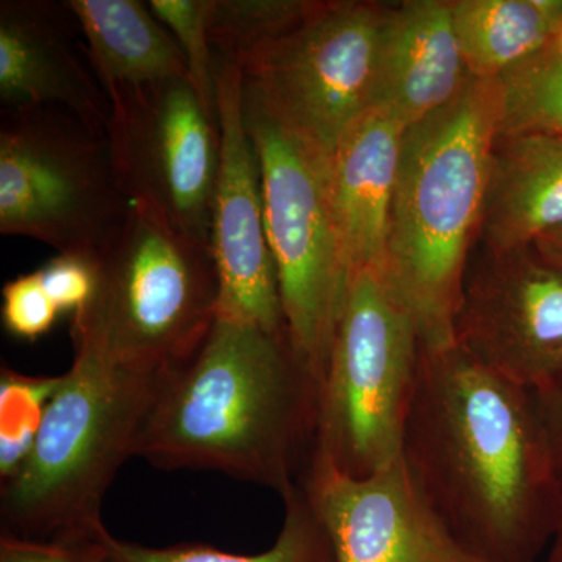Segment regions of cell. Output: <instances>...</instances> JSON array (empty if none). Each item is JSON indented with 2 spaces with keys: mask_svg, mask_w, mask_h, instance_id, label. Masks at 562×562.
<instances>
[{
  "mask_svg": "<svg viewBox=\"0 0 562 562\" xmlns=\"http://www.w3.org/2000/svg\"><path fill=\"white\" fill-rule=\"evenodd\" d=\"M546 562H562V525L547 549Z\"/></svg>",
  "mask_w": 562,
  "mask_h": 562,
  "instance_id": "cell-30",
  "label": "cell"
},
{
  "mask_svg": "<svg viewBox=\"0 0 562 562\" xmlns=\"http://www.w3.org/2000/svg\"><path fill=\"white\" fill-rule=\"evenodd\" d=\"M106 136L58 106L2 109L0 233L99 258L124 224Z\"/></svg>",
  "mask_w": 562,
  "mask_h": 562,
  "instance_id": "cell-8",
  "label": "cell"
},
{
  "mask_svg": "<svg viewBox=\"0 0 562 562\" xmlns=\"http://www.w3.org/2000/svg\"><path fill=\"white\" fill-rule=\"evenodd\" d=\"M562 227V136L498 135L479 244L492 251L530 247Z\"/></svg>",
  "mask_w": 562,
  "mask_h": 562,
  "instance_id": "cell-17",
  "label": "cell"
},
{
  "mask_svg": "<svg viewBox=\"0 0 562 562\" xmlns=\"http://www.w3.org/2000/svg\"><path fill=\"white\" fill-rule=\"evenodd\" d=\"M106 139L127 201L151 206L210 246L220 131L191 80L161 81L111 99Z\"/></svg>",
  "mask_w": 562,
  "mask_h": 562,
  "instance_id": "cell-10",
  "label": "cell"
},
{
  "mask_svg": "<svg viewBox=\"0 0 562 562\" xmlns=\"http://www.w3.org/2000/svg\"><path fill=\"white\" fill-rule=\"evenodd\" d=\"M319 382L288 331L216 316L194 355L162 376L133 458L276 491L301 486L316 446Z\"/></svg>",
  "mask_w": 562,
  "mask_h": 562,
  "instance_id": "cell-2",
  "label": "cell"
},
{
  "mask_svg": "<svg viewBox=\"0 0 562 562\" xmlns=\"http://www.w3.org/2000/svg\"><path fill=\"white\" fill-rule=\"evenodd\" d=\"M469 72L497 80L562 31V0H450Z\"/></svg>",
  "mask_w": 562,
  "mask_h": 562,
  "instance_id": "cell-19",
  "label": "cell"
},
{
  "mask_svg": "<svg viewBox=\"0 0 562 562\" xmlns=\"http://www.w3.org/2000/svg\"><path fill=\"white\" fill-rule=\"evenodd\" d=\"M283 524L271 549L258 554L222 552L205 543H179L155 549L109 536L103 562H336L327 532L303 486L284 495Z\"/></svg>",
  "mask_w": 562,
  "mask_h": 562,
  "instance_id": "cell-20",
  "label": "cell"
},
{
  "mask_svg": "<svg viewBox=\"0 0 562 562\" xmlns=\"http://www.w3.org/2000/svg\"><path fill=\"white\" fill-rule=\"evenodd\" d=\"M2 301L7 331L25 341H36L49 333L61 314L44 290L38 271L5 283Z\"/></svg>",
  "mask_w": 562,
  "mask_h": 562,
  "instance_id": "cell-25",
  "label": "cell"
},
{
  "mask_svg": "<svg viewBox=\"0 0 562 562\" xmlns=\"http://www.w3.org/2000/svg\"><path fill=\"white\" fill-rule=\"evenodd\" d=\"M243 109L260 162L284 327L321 386L349 281L328 198V157L246 83Z\"/></svg>",
  "mask_w": 562,
  "mask_h": 562,
  "instance_id": "cell-7",
  "label": "cell"
},
{
  "mask_svg": "<svg viewBox=\"0 0 562 562\" xmlns=\"http://www.w3.org/2000/svg\"><path fill=\"white\" fill-rule=\"evenodd\" d=\"M314 0H213L210 38L214 54L243 65L308 18Z\"/></svg>",
  "mask_w": 562,
  "mask_h": 562,
  "instance_id": "cell-22",
  "label": "cell"
},
{
  "mask_svg": "<svg viewBox=\"0 0 562 562\" xmlns=\"http://www.w3.org/2000/svg\"><path fill=\"white\" fill-rule=\"evenodd\" d=\"M422 339L382 269L351 273L319 386L314 453L366 476L402 454Z\"/></svg>",
  "mask_w": 562,
  "mask_h": 562,
  "instance_id": "cell-6",
  "label": "cell"
},
{
  "mask_svg": "<svg viewBox=\"0 0 562 562\" xmlns=\"http://www.w3.org/2000/svg\"><path fill=\"white\" fill-rule=\"evenodd\" d=\"M66 3L7 0L0 5L2 109L58 106L106 136L110 102L77 38Z\"/></svg>",
  "mask_w": 562,
  "mask_h": 562,
  "instance_id": "cell-14",
  "label": "cell"
},
{
  "mask_svg": "<svg viewBox=\"0 0 562 562\" xmlns=\"http://www.w3.org/2000/svg\"><path fill=\"white\" fill-rule=\"evenodd\" d=\"M85 36L88 60L109 102L124 92L188 77L172 33L138 0L65 2ZM191 80V79H190Z\"/></svg>",
  "mask_w": 562,
  "mask_h": 562,
  "instance_id": "cell-18",
  "label": "cell"
},
{
  "mask_svg": "<svg viewBox=\"0 0 562 562\" xmlns=\"http://www.w3.org/2000/svg\"><path fill=\"white\" fill-rule=\"evenodd\" d=\"M103 542L95 547H69L0 535V562H103Z\"/></svg>",
  "mask_w": 562,
  "mask_h": 562,
  "instance_id": "cell-27",
  "label": "cell"
},
{
  "mask_svg": "<svg viewBox=\"0 0 562 562\" xmlns=\"http://www.w3.org/2000/svg\"><path fill=\"white\" fill-rule=\"evenodd\" d=\"M44 290L60 313L80 312L98 286L99 258L58 254L38 269Z\"/></svg>",
  "mask_w": 562,
  "mask_h": 562,
  "instance_id": "cell-26",
  "label": "cell"
},
{
  "mask_svg": "<svg viewBox=\"0 0 562 562\" xmlns=\"http://www.w3.org/2000/svg\"><path fill=\"white\" fill-rule=\"evenodd\" d=\"M405 131L394 114L373 106L328 157V198L349 277L383 271Z\"/></svg>",
  "mask_w": 562,
  "mask_h": 562,
  "instance_id": "cell-15",
  "label": "cell"
},
{
  "mask_svg": "<svg viewBox=\"0 0 562 562\" xmlns=\"http://www.w3.org/2000/svg\"><path fill=\"white\" fill-rule=\"evenodd\" d=\"M402 458L471 562H536L562 525V480L532 392L458 347L424 349Z\"/></svg>",
  "mask_w": 562,
  "mask_h": 562,
  "instance_id": "cell-1",
  "label": "cell"
},
{
  "mask_svg": "<svg viewBox=\"0 0 562 562\" xmlns=\"http://www.w3.org/2000/svg\"><path fill=\"white\" fill-rule=\"evenodd\" d=\"M535 247L541 251L547 260L562 269V227L542 235L535 243Z\"/></svg>",
  "mask_w": 562,
  "mask_h": 562,
  "instance_id": "cell-29",
  "label": "cell"
},
{
  "mask_svg": "<svg viewBox=\"0 0 562 562\" xmlns=\"http://www.w3.org/2000/svg\"><path fill=\"white\" fill-rule=\"evenodd\" d=\"M501 132L562 136V31L497 79Z\"/></svg>",
  "mask_w": 562,
  "mask_h": 562,
  "instance_id": "cell-21",
  "label": "cell"
},
{
  "mask_svg": "<svg viewBox=\"0 0 562 562\" xmlns=\"http://www.w3.org/2000/svg\"><path fill=\"white\" fill-rule=\"evenodd\" d=\"M498 132L497 80L472 77L452 103L403 136L383 272L413 314L424 349L453 346Z\"/></svg>",
  "mask_w": 562,
  "mask_h": 562,
  "instance_id": "cell-3",
  "label": "cell"
},
{
  "mask_svg": "<svg viewBox=\"0 0 562 562\" xmlns=\"http://www.w3.org/2000/svg\"><path fill=\"white\" fill-rule=\"evenodd\" d=\"M471 79L450 0L386 3L376 106L408 128L446 109Z\"/></svg>",
  "mask_w": 562,
  "mask_h": 562,
  "instance_id": "cell-16",
  "label": "cell"
},
{
  "mask_svg": "<svg viewBox=\"0 0 562 562\" xmlns=\"http://www.w3.org/2000/svg\"><path fill=\"white\" fill-rule=\"evenodd\" d=\"M209 244L184 235L144 203L131 202L99 257L98 286L72 316L74 347L132 371L166 375L190 360L217 316Z\"/></svg>",
  "mask_w": 562,
  "mask_h": 562,
  "instance_id": "cell-5",
  "label": "cell"
},
{
  "mask_svg": "<svg viewBox=\"0 0 562 562\" xmlns=\"http://www.w3.org/2000/svg\"><path fill=\"white\" fill-rule=\"evenodd\" d=\"M386 3L321 2L286 35L238 65L244 83L327 157L376 106Z\"/></svg>",
  "mask_w": 562,
  "mask_h": 562,
  "instance_id": "cell-9",
  "label": "cell"
},
{
  "mask_svg": "<svg viewBox=\"0 0 562 562\" xmlns=\"http://www.w3.org/2000/svg\"><path fill=\"white\" fill-rule=\"evenodd\" d=\"M302 486L336 562H471L431 512L402 454L366 476L313 454Z\"/></svg>",
  "mask_w": 562,
  "mask_h": 562,
  "instance_id": "cell-13",
  "label": "cell"
},
{
  "mask_svg": "<svg viewBox=\"0 0 562 562\" xmlns=\"http://www.w3.org/2000/svg\"><path fill=\"white\" fill-rule=\"evenodd\" d=\"M151 13L172 33L184 60L192 87L206 111L216 114V55L211 46L213 0H151Z\"/></svg>",
  "mask_w": 562,
  "mask_h": 562,
  "instance_id": "cell-24",
  "label": "cell"
},
{
  "mask_svg": "<svg viewBox=\"0 0 562 562\" xmlns=\"http://www.w3.org/2000/svg\"><path fill=\"white\" fill-rule=\"evenodd\" d=\"M61 375L31 376L3 366L0 372V482L27 460Z\"/></svg>",
  "mask_w": 562,
  "mask_h": 562,
  "instance_id": "cell-23",
  "label": "cell"
},
{
  "mask_svg": "<svg viewBox=\"0 0 562 562\" xmlns=\"http://www.w3.org/2000/svg\"><path fill=\"white\" fill-rule=\"evenodd\" d=\"M162 376L111 364L74 347L72 366L27 460L0 482L2 535L69 547L101 546L106 491L136 438Z\"/></svg>",
  "mask_w": 562,
  "mask_h": 562,
  "instance_id": "cell-4",
  "label": "cell"
},
{
  "mask_svg": "<svg viewBox=\"0 0 562 562\" xmlns=\"http://www.w3.org/2000/svg\"><path fill=\"white\" fill-rule=\"evenodd\" d=\"M453 346L538 394L562 380V269L535 244L472 254L453 317Z\"/></svg>",
  "mask_w": 562,
  "mask_h": 562,
  "instance_id": "cell-11",
  "label": "cell"
},
{
  "mask_svg": "<svg viewBox=\"0 0 562 562\" xmlns=\"http://www.w3.org/2000/svg\"><path fill=\"white\" fill-rule=\"evenodd\" d=\"M557 471L562 480V380L535 394Z\"/></svg>",
  "mask_w": 562,
  "mask_h": 562,
  "instance_id": "cell-28",
  "label": "cell"
},
{
  "mask_svg": "<svg viewBox=\"0 0 562 562\" xmlns=\"http://www.w3.org/2000/svg\"><path fill=\"white\" fill-rule=\"evenodd\" d=\"M214 79L220 168L210 247L220 284L217 316L283 331L279 279L266 236L260 162L244 122V74L231 58L216 55Z\"/></svg>",
  "mask_w": 562,
  "mask_h": 562,
  "instance_id": "cell-12",
  "label": "cell"
}]
</instances>
